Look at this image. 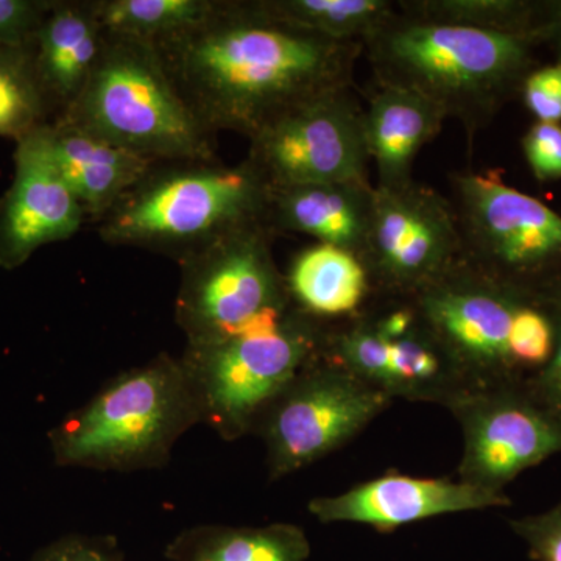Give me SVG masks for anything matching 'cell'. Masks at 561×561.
Wrapping results in <instances>:
<instances>
[{"label": "cell", "mask_w": 561, "mask_h": 561, "mask_svg": "<svg viewBox=\"0 0 561 561\" xmlns=\"http://www.w3.org/2000/svg\"><path fill=\"white\" fill-rule=\"evenodd\" d=\"M49 113L31 47H0V138L18 142L41 125L49 124Z\"/></svg>", "instance_id": "obj_26"}, {"label": "cell", "mask_w": 561, "mask_h": 561, "mask_svg": "<svg viewBox=\"0 0 561 561\" xmlns=\"http://www.w3.org/2000/svg\"><path fill=\"white\" fill-rule=\"evenodd\" d=\"M221 0H92L103 32L157 43L208 22Z\"/></svg>", "instance_id": "obj_25"}, {"label": "cell", "mask_w": 561, "mask_h": 561, "mask_svg": "<svg viewBox=\"0 0 561 561\" xmlns=\"http://www.w3.org/2000/svg\"><path fill=\"white\" fill-rule=\"evenodd\" d=\"M505 493L449 479L413 478L400 472H387L345 493L316 497L308 511L320 523L365 524L389 534L398 527L424 522L453 513L507 507Z\"/></svg>", "instance_id": "obj_15"}, {"label": "cell", "mask_w": 561, "mask_h": 561, "mask_svg": "<svg viewBox=\"0 0 561 561\" xmlns=\"http://www.w3.org/2000/svg\"><path fill=\"white\" fill-rule=\"evenodd\" d=\"M272 238L257 221L181 262L175 320L187 345L220 341L294 308L286 276L273 260Z\"/></svg>", "instance_id": "obj_9"}, {"label": "cell", "mask_w": 561, "mask_h": 561, "mask_svg": "<svg viewBox=\"0 0 561 561\" xmlns=\"http://www.w3.org/2000/svg\"><path fill=\"white\" fill-rule=\"evenodd\" d=\"M284 276L295 308L327 323L357 316L373 298L359 257L324 243L301 250Z\"/></svg>", "instance_id": "obj_21"}, {"label": "cell", "mask_w": 561, "mask_h": 561, "mask_svg": "<svg viewBox=\"0 0 561 561\" xmlns=\"http://www.w3.org/2000/svg\"><path fill=\"white\" fill-rule=\"evenodd\" d=\"M461 260L463 245L449 197L415 180L400 187L375 186L360 254L373 297L411 300Z\"/></svg>", "instance_id": "obj_12"}, {"label": "cell", "mask_w": 561, "mask_h": 561, "mask_svg": "<svg viewBox=\"0 0 561 561\" xmlns=\"http://www.w3.org/2000/svg\"><path fill=\"white\" fill-rule=\"evenodd\" d=\"M28 561H124L113 537L69 534L33 553Z\"/></svg>", "instance_id": "obj_30"}, {"label": "cell", "mask_w": 561, "mask_h": 561, "mask_svg": "<svg viewBox=\"0 0 561 561\" xmlns=\"http://www.w3.org/2000/svg\"><path fill=\"white\" fill-rule=\"evenodd\" d=\"M368 309L387 339L383 390L391 400L438 402L448 408L467 391L445 354L421 327L411 301L375 297Z\"/></svg>", "instance_id": "obj_18"}, {"label": "cell", "mask_w": 561, "mask_h": 561, "mask_svg": "<svg viewBox=\"0 0 561 561\" xmlns=\"http://www.w3.org/2000/svg\"><path fill=\"white\" fill-rule=\"evenodd\" d=\"M268 20L339 43H360L397 13L390 0H251Z\"/></svg>", "instance_id": "obj_24"}, {"label": "cell", "mask_w": 561, "mask_h": 561, "mask_svg": "<svg viewBox=\"0 0 561 561\" xmlns=\"http://www.w3.org/2000/svg\"><path fill=\"white\" fill-rule=\"evenodd\" d=\"M375 203L370 181L268 190L264 225L272 234L297 232L360 260Z\"/></svg>", "instance_id": "obj_16"}, {"label": "cell", "mask_w": 561, "mask_h": 561, "mask_svg": "<svg viewBox=\"0 0 561 561\" xmlns=\"http://www.w3.org/2000/svg\"><path fill=\"white\" fill-rule=\"evenodd\" d=\"M46 125L16 142L13 183L0 197V268L16 271L49 243L68 241L87 220L57 171Z\"/></svg>", "instance_id": "obj_14"}, {"label": "cell", "mask_w": 561, "mask_h": 561, "mask_svg": "<svg viewBox=\"0 0 561 561\" xmlns=\"http://www.w3.org/2000/svg\"><path fill=\"white\" fill-rule=\"evenodd\" d=\"M542 36L505 35L397 13L364 41L375 83L415 92L459 121L468 139L489 127L538 68Z\"/></svg>", "instance_id": "obj_2"}, {"label": "cell", "mask_w": 561, "mask_h": 561, "mask_svg": "<svg viewBox=\"0 0 561 561\" xmlns=\"http://www.w3.org/2000/svg\"><path fill=\"white\" fill-rule=\"evenodd\" d=\"M522 146L535 179L540 183L561 180V124L535 122Z\"/></svg>", "instance_id": "obj_28"}, {"label": "cell", "mask_w": 561, "mask_h": 561, "mask_svg": "<svg viewBox=\"0 0 561 561\" xmlns=\"http://www.w3.org/2000/svg\"><path fill=\"white\" fill-rule=\"evenodd\" d=\"M198 119L251 138L298 103L353 87L360 43L268 20L253 2H221L201 27L153 43Z\"/></svg>", "instance_id": "obj_1"}, {"label": "cell", "mask_w": 561, "mask_h": 561, "mask_svg": "<svg viewBox=\"0 0 561 561\" xmlns=\"http://www.w3.org/2000/svg\"><path fill=\"white\" fill-rule=\"evenodd\" d=\"M463 260L490 278L535 294L561 273V216L500 171L449 176Z\"/></svg>", "instance_id": "obj_8"}, {"label": "cell", "mask_w": 561, "mask_h": 561, "mask_svg": "<svg viewBox=\"0 0 561 561\" xmlns=\"http://www.w3.org/2000/svg\"><path fill=\"white\" fill-rule=\"evenodd\" d=\"M522 98L537 122L561 124V62L531 70L524 81Z\"/></svg>", "instance_id": "obj_31"}, {"label": "cell", "mask_w": 561, "mask_h": 561, "mask_svg": "<svg viewBox=\"0 0 561 561\" xmlns=\"http://www.w3.org/2000/svg\"><path fill=\"white\" fill-rule=\"evenodd\" d=\"M446 409L463 432L461 482L505 493L522 472L561 453V424L526 382L463 391Z\"/></svg>", "instance_id": "obj_13"}, {"label": "cell", "mask_w": 561, "mask_h": 561, "mask_svg": "<svg viewBox=\"0 0 561 561\" xmlns=\"http://www.w3.org/2000/svg\"><path fill=\"white\" fill-rule=\"evenodd\" d=\"M508 524L527 546L531 560L561 561V500L548 511L519 516Z\"/></svg>", "instance_id": "obj_27"}, {"label": "cell", "mask_w": 561, "mask_h": 561, "mask_svg": "<svg viewBox=\"0 0 561 561\" xmlns=\"http://www.w3.org/2000/svg\"><path fill=\"white\" fill-rule=\"evenodd\" d=\"M49 7L47 0H0V47H32Z\"/></svg>", "instance_id": "obj_29"}, {"label": "cell", "mask_w": 561, "mask_h": 561, "mask_svg": "<svg viewBox=\"0 0 561 561\" xmlns=\"http://www.w3.org/2000/svg\"><path fill=\"white\" fill-rule=\"evenodd\" d=\"M46 135L57 171L76 195L87 219L94 221L101 220L160 164L65 121L49 122Z\"/></svg>", "instance_id": "obj_17"}, {"label": "cell", "mask_w": 561, "mask_h": 561, "mask_svg": "<svg viewBox=\"0 0 561 561\" xmlns=\"http://www.w3.org/2000/svg\"><path fill=\"white\" fill-rule=\"evenodd\" d=\"M531 298L461 260L409 301L468 391L527 382L513 356V332Z\"/></svg>", "instance_id": "obj_7"}, {"label": "cell", "mask_w": 561, "mask_h": 561, "mask_svg": "<svg viewBox=\"0 0 561 561\" xmlns=\"http://www.w3.org/2000/svg\"><path fill=\"white\" fill-rule=\"evenodd\" d=\"M364 113L368 154L378 172L375 186L411 183L416 157L446 121L443 111L415 92L375 83Z\"/></svg>", "instance_id": "obj_20"}, {"label": "cell", "mask_w": 561, "mask_h": 561, "mask_svg": "<svg viewBox=\"0 0 561 561\" xmlns=\"http://www.w3.org/2000/svg\"><path fill=\"white\" fill-rule=\"evenodd\" d=\"M398 11L416 20L505 33L542 36L561 33V0H400Z\"/></svg>", "instance_id": "obj_23"}, {"label": "cell", "mask_w": 561, "mask_h": 561, "mask_svg": "<svg viewBox=\"0 0 561 561\" xmlns=\"http://www.w3.org/2000/svg\"><path fill=\"white\" fill-rule=\"evenodd\" d=\"M534 295L538 300L548 305L549 308L561 312V273L535 291Z\"/></svg>", "instance_id": "obj_33"}, {"label": "cell", "mask_w": 561, "mask_h": 561, "mask_svg": "<svg viewBox=\"0 0 561 561\" xmlns=\"http://www.w3.org/2000/svg\"><path fill=\"white\" fill-rule=\"evenodd\" d=\"M311 542L289 523L262 527L195 526L180 531L168 548L169 561H308Z\"/></svg>", "instance_id": "obj_22"}, {"label": "cell", "mask_w": 561, "mask_h": 561, "mask_svg": "<svg viewBox=\"0 0 561 561\" xmlns=\"http://www.w3.org/2000/svg\"><path fill=\"white\" fill-rule=\"evenodd\" d=\"M57 119L153 161L216 160V133L187 105L147 41L105 33L90 80Z\"/></svg>", "instance_id": "obj_5"}, {"label": "cell", "mask_w": 561, "mask_h": 561, "mask_svg": "<svg viewBox=\"0 0 561 561\" xmlns=\"http://www.w3.org/2000/svg\"><path fill=\"white\" fill-rule=\"evenodd\" d=\"M201 423L181 360L164 353L111 379L47 437L58 467L158 470L181 435Z\"/></svg>", "instance_id": "obj_3"}, {"label": "cell", "mask_w": 561, "mask_h": 561, "mask_svg": "<svg viewBox=\"0 0 561 561\" xmlns=\"http://www.w3.org/2000/svg\"><path fill=\"white\" fill-rule=\"evenodd\" d=\"M105 32L91 2H50L32 43L33 66L58 117L79 98L102 54Z\"/></svg>", "instance_id": "obj_19"}, {"label": "cell", "mask_w": 561, "mask_h": 561, "mask_svg": "<svg viewBox=\"0 0 561 561\" xmlns=\"http://www.w3.org/2000/svg\"><path fill=\"white\" fill-rule=\"evenodd\" d=\"M556 311V309H553ZM557 342L551 360L537 375L531 376L527 387L538 401L561 424V312L556 311Z\"/></svg>", "instance_id": "obj_32"}, {"label": "cell", "mask_w": 561, "mask_h": 561, "mask_svg": "<svg viewBox=\"0 0 561 561\" xmlns=\"http://www.w3.org/2000/svg\"><path fill=\"white\" fill-rule=\"evenodd\" d=\"M327 324L294 306L220 341L186 345L180 360L202 423L227 442L254 434L268 405L319 356Z\"/></svg>", "instance_id": "obj_6"}, {"label": "cell", "mask_w": 561, "mask_h": 561, "mask_svg": "<svg viewBox=\"0 0 561 561\" xmlns=\"http://www.w3.org/2000/svg\"><path fill=\"white\" fill-rule=\"evenodd\" d=\"M364 114L353 87L309 99L251 136L245 161L268 190L370 181Z\"/></svg>", "instance_id": "obj_11"}, {"label": "cell", "mask_w": 561, "mask_h": 561, "mask_svg": "<svg viewBox=\"0 0 561 561\" xmlns=\"http://www.w3.org/2000/svg\"><path fill=\"white\" fill-rule=\"evenodd\" d=\"M393 402L389 394L317 356L257 423L271 482L305 470L360 434Z\"/></svg>", "instance_id": "obj_10"}, {"label": "cell", "mask_w": 561, "mask_h": 561, "mask_svg": "<svg viewBox=\"0 0 561 561\" xmlns=\"http://www.w3.org/2000/svg\"><path fill=\"white\" fill-rule=\"evenodd\" d=\"M268 187L243 161L160 162L98 221L113 247H135L183 262L217 239L264 224Z\"/></svg>", "instance_id": "obj_4"}, {"label": "cell", "mask_w": 561, "mask_h": 561, "mask_svg": "<svg viewBox=\"0 0 561 561\" xmlns=\"http://www.w3.org/2000/svg\"><path fill=\"white\" fill-rule=\"evenodd\" d=\"M553 46L557 47V54H559V62H561V33L559 38L556 39V43H553Z\"/></svg>", "instance_id": "obj_34"}]
</instances>
